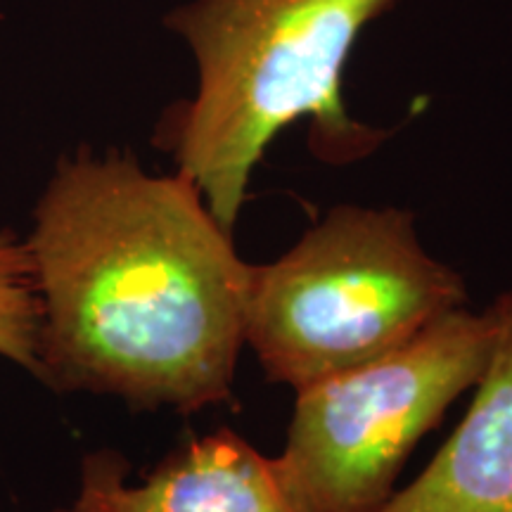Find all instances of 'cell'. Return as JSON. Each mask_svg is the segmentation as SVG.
Here are the masks:
<instances>
[{
	"label": "cell",
	"instance_id": "cell-1",
	"mask_svg": "<svg viewBox=\"0 0 512 512\" xmlns=\"http://www.w3.org/2000/svg\"><path fill=\"white\" fill-rule=\"evenodd\" d=\"M38 384L190 415L233 401L252 264L181 171L131 152L57 159L24 238Z\"/></svg>",
	"mask_w": 512,
	"mask_h": 512
},
{
	"label": "cell",
	"instance_id": "cell-2",
	"mask_svg": "<svg viewBox=\"0 0 512 512\" xmlns=\"http://www.w3.org/2000/svg\"><path fill=\"white\" fill-rule=\"evenodd\" d=\"M399 0H188L164 24L190 48L197 88L159 119L155 145L235 233L254 169L287 126L309 121V147L335 166L366 159L387 131L344 102L358 38Z\"/></svg>",
	"mask_w": 512,
	"mask_h": 512
},
{
	"label": "cell",
	"instance_id": "cell-3",
	"mask_svg": "<svg viewBox=\"0 0 512 512\" xmlns=\"http://www.w3.org/2000/svg\"><path fill=\"white\" fill-rule=\"evenodd\" d=\"M460 306L463 275L422 247L411 211L339 204L252 266L245 344L268 382L297 392L413 342Z\"/></svg>",
	"mask_w": 512,
	"mask_h": 512
},
{
	"label": "cell",
	"instance_id": "cell-4",
	"mask_svg": "<svg viewBox=\"0 0 512 512\" xmlns=\"http://www.w3.org/2000/svg\"><path fill=\"white\" fill-rule=\"evenodd\" d=\"M494 316L451 311L413 342L297 389L273 467L302 512H380L418 441L482 377Z\"/></svg>",
	"mask_w": 512,
	"mask_h": 512
},
{
	"label": "cell",
	"instance_id": "cell-5",
	"mask_svg": "<svg viewBox=\"0 0 512 512\" xmlns=\"http://www.w3.org/2000/svg\"><path fill=\"white\" fill-rule=\"evenodd\" d=\"M72 505L81 512H302L273 458L233 430L188 439L138 482L121 453H88Z\"/></svg>",
	"mask_w": 512,
	"mask_h": 512
},
{
	"label": "cell",
	"instance_id": "cell-6",
	"mask_svg": "<svg viewBox=\"0 0 512 512\" xmlns=\"http://www.w3.org/2000/svg\"><path fill=\"white\" fill-rule=\"evenodd\" d=\"M489 311L494 347L463 422L380 512H512V290Z\"/></svg>",
	"mask_w": 512,
	"mask_h": 512
},
{
	"label": "cell",
	"instance_id": "cell-7",
	"mask_svg": "<svg viewBox=\"0 0 512 512\" xmlns=\"http://www.w3.org/2000/svg\"><path fill=\"white\" fill-rule=\"evenodd\" d=\"M38 302L34 266L24 238L0 228V358L38 380Z\"/></svg>",
	"mask_w": 512,
	"mask_h": 512
},
{
	"label": "cell",
	"instance_id": "cell-8",
	"mask_svg": "<svg viewBox=\"0 0 512 512\" xmlns=\"http://www.w3.org/2000/svg\"><path fill=\"white\" fill-rule=\"evenodd\" d=\"M53 512H81V510H79V508H74V505L69 503V505H60V508H55Z\"/></svg>",
	"mask_w": 512,
	"mask_h": 512
}]
</instances>
